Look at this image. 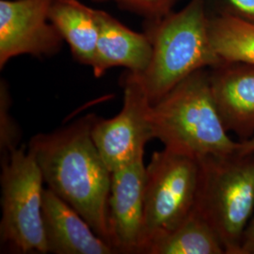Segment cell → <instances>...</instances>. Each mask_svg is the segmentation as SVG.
<instances>
[{"label": "cell", "instance_id": "obj_1", "mask_svg": "<svg viewBox=\"0 0 254 254\" xmlns=\"http://www.w3.org/2000/svg\"><path fill=\"white\" fill-rule=\"evenodd\" d=\"M94 118L87 115L53 132L38 134L27 148L48 189L111 245L108 218L111 172L91 136Z\"/></svg>", "mask_w": 254, "mask_h": 254}, {"label": "cell", "instance_id": "obj_2", "mask_svg": "<svg viewBox=\"0 0 254 254\" xmlns=\"http://www.w3.org/2000/svg\"><path fill=\"white\" fill-rule=\"evenodd\" d=\"M154 138L165 149L196 159L237 152L213 98L210 74L192 73L151 106Z\"/></svg>", "mask_w": 254, "mask_h": 254}, {"label": "cell", "instance_id": "obj_3", "mask_svg": "<svg viewBox=\"0 0 254 254\" xmlns=\"http://www.w3.org/2000/svg\"><path fill=\"white\" fill-rule=\"evenodd\" d=\"M151 63L138 73L151 105L192 73L221 64L211 46L204 0H190L170 14L150 35Z\"/></svg>", "mask_w": 254, "mask_h": 254}, {"label": "cell", "instance_id": "obj_4", "mask_svg": "<svg viewBox=\"0 0 254 254\" xmlns=\"http://www.w3.org/2000/svg\"><path fill=\"white\" fill-rule=\"evenodd\" d=\"M194 210L217 233L226 254H240L254 213V153L199 159Z\"/></svg>", "mask_w": 254, "mask_h": 254}, {"label": "cell", "instance_id": "obj_5", "mask_svg": "<svg viewBox=\"0 0 254 254\" xmlns=\"http://www.w3.org/2000/svg\"><path fill=\"white\" fill-rule=\"evenodd\" d=\"M1 163V243L16 254H48L43 218L45 180L34 154L28 148H17Z\"/></svg>", "mask_w": 254, "mask_h": 254}, {"label": "cell", "instance_id": "obj_6", "mask_svg": "<svg viewBox=\"0 0 254 254\" xmlns=\"http://www.w3.org/2000/svg\"><path fill=\"white\" fill-rule=\"evenodd\" d=\"M199 160L164 148L146 167L143 222L138 254L172 232L195 207Z\"/></svg>", "mask_w": 254, "mask_h": 254}, {"label": "cell", "instance_id": "obj_7", "mask_svg": "<svg viewBox=\"0 0 254 254\" xmlns=\"http://www.w3.org/2000/svg\"><path fill=\"white\" fill-rule=\"evenodd\" d=\"M151 103L138 73L129 72L124 82V105L111 119L95 116L91 136L109 171L143 158L146 143L154 138Z\"/></svg>", "mask_w": 254, "mask_h": 254}, {"label": "cell", "instance_id": "obj_8", "mask_svg": "<svg viewBox=\"0 0 254 254\" xmlns=\"http://www.w3.org/2000/svg\"><path fill=\"white\" fill-rule=\"evenodd\" d=\"M53 0L0 1V68L21 55L57 53L63 37L49 19Z\"/></svg>", "mask_w": 254, "mask_h": 254}, {"label": "cell", "instance_id": "obj_9", "mask_svg": "<svg viewBox=\"0 0 254 254\" xmlns=\"http://www.w3.org/2000/svg\"><path fill=\"white\" fill-rule=\"evenodd\" d=\"M145 170L143 158L111 173L109 228L117 254H138L143 222Z\"/></svg>", "mask_w": 254, "mask_h": 254}, {"label": "cell", "instance_id": "obj_10", "mask_svg": "<svg viewBox=\"0 0 254 254\" xmlns=\"http://www.w3.org/2000/svg\"><path fill=\"white\" fill-rule=\"evenodd\" d=\"M210 74L213 98L228 133L247 140L254 136V65L220 64Z\"/></svg>", "mask_w": 254, "mask_h": 254}, {"label": "cell", "instance_id": "obj_11", "mask_svg": "<svg viewBox=\"0 0 254 254\" xmlns=\"http://www.w3.org/2000/svg\"><path fill=\"white\" fill-rule=\"evenodd\" d=\"M43 218L50 254H117L72 206L48 188L44 192Z\"/></svg>", "mask_w": 254, "mask_h": 254}, {"label": "cell", "instance_id": "obj_12", "mask_svg": "<svg viewBox=\"0 0 254 254\" xmlns=\"http://www.w3.org/2000/svg\"><path fill=\"white\" fill-rule=\"evenodd\" d=\"M96 15L99 36L91 66L94 75L100 77L113 67L144 73L153 54L150 37L131 30L106 11L96 9Z\"/></svg>", "mask_w": 254, "mask_h": 254}, {"label": "cell", "instance_id": "obj_13", "mask_svg": "<svg viewBox=\"0 0 254 254\" xmlns=\"http://www.w3.org/2000/svg\"><path fill=\"white\" fill-rule=\"evenodd\" d=\"M49 19L70 46L73 57L91 66L99 36L96 9L77 0H53Z\"/></svg>", "mask_w": 254, "mask_h": 254}, {"label": "cell", "instance_id": "obj_14", "mask_svg": "<svg viewBox=\"0 0 254 254\" xmlns=\"http://www.w3.org/2000/svg\"><path fill=\"white\" fill-rule=\"evenodd\" d=\"M144 254H226L217 233L193 210L172 232L159 237Z\"/></svg>", "mask_w": 254, "mask_h": 254}, {"label": "cell", "instance_id": "obj_15", "mask_svg": "<svg viewBox=\"0 0 254 254\" xmlns=\"http://www.w3.org/2000/svg\"><path fill=\"white\" fill-rule=\"evenodd\" d=\"M211 46L221 64L254 65V24L223 13L209 22Z\"/></svg>", "mask_w": 254, "mask_h": 254}, {"label": "cell", "instance_id": "obj_16", "mask_svg": "<svg viewBox=\"0 0 254 254\" xmlns=\"http://www.w3.org/2000/svg\"><path fill=\"white\" fill-rule=\"evenodd\" d=\"M11 99L5 83L0 86V152L2 157L18 148L20 130L10 113Z\"/></svg>", "mask_w": 254, "mask_h": 254}, {"label": "cell", "instance_id": "obj_17", "mask_svg": "<svg viewBox=\"0 0 254 254\" xmlns=\"http://www.w3.org/2000/svg\"><path fill=\"white\" fill-rule=\"evenodd\" d=\"M228 13L254 24V0H223Z\"/></svg>", "mask_w": 254, "mask_h": 254}, {"label": "cell", "instance_id": "obj_18", "mask_svg": "<svg viewBox=\"0 0 254 254\" xmlns=\"http://www.w3.org/2000/svg\"><path fill=\"white\" fill-rule=\"evenodd\" d=\"M150 14L161 15L168 11L173 0H120Z\"/></svg>", "mask_w": 254, "mask_h": 254}, {"label": "cell", "instance_id": "obj_19", "mask_svg": "<svg viewBox=\"0 0 254 254\" xmlns=\"http://www.w3.org/2000/svg\"><path fill=\"white\" fill-rule=\"evenodd\" d=\"M240 254H254V213L246 227Z\"/></svg>", "mask_w": 254, "mask_h": 254}, {"label": "cell", "instance_id": "obj_20", "mask_svg": "<svg viewBox=\"0 0 254 254\" xmlns=\"http://www.w3.org/2000/svg\"><path fill=\"white\" fill-rule=\"evenodd\" d=\"M237 152L240 154L254 153V136L247 140L239 141Z\"/></svg>", "mask_w": 254, "mask_h": 254}]
</instances>
